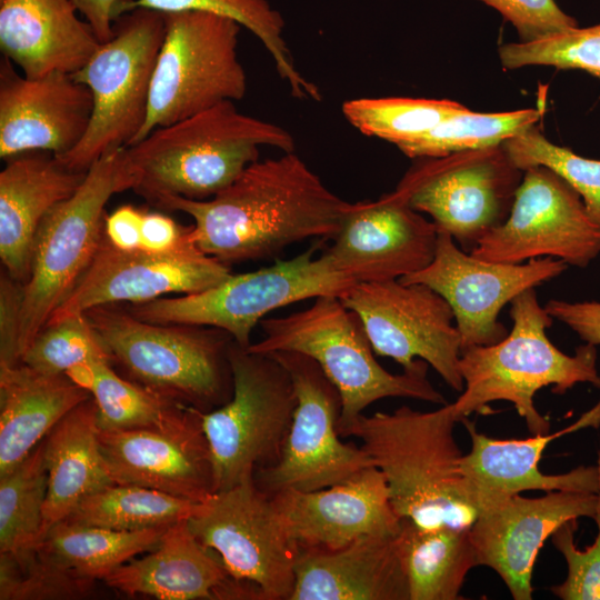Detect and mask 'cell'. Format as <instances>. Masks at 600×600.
<instances>
[{
	"label": "cell",
	"instance_id": "obj_1",
	"mask_svg": "<svg viewBox=\"0 0 600 600\" xmlns=\"http://www.w3.org/2000/svg\"><path fill=\"white\" fill-rule=\"evenodd\" d=\"M349 204L292 151L251 163L209 199L167 196L153 206L189 214L193 242L230 266L272 258L309 238L329 240Z\"/></svg>",
	"mask_w": 600,
	"mask_h": 600
},
{
	"label": "cell",
	"instance_id": "obj_2",
	"mask_svg": "<svg viewBox=\"0 0 600 600\" xmlns=\"http://www.w3.org/2000/svg\"><path fill=\"white\" fill-rule=\"evenodd\" d=\"M457 422L452 403L427 412L402 406L392 412L362 413L340 436L361 441L383 473L401 519L427 529H469L479 509L453 434Z\"/></svg>",
	"mask_w": 600,
	"mask_h": 600
},
{
	"label": "cell",
	"instance_id": "obj_3",
	"mask_svg": "<svg viewBox=\"0 0 600 600\" xmlns=\"http://www.w3.org/2000/svg\"><path fill=\"white\" fill-rule=\"evenodd\" d=\"M261 146L292 152L294 140L282 127L240 112L233 101L219 103L127 147L132 190L152 206L167 196L209 199L259 160Z\"/></svg>",
	"mask_w": 600,
	"mask_h": 600
},
{
	"label": "cell",
	"instance_id": "obj_4",
	"mask_svg": "<svg viewBox=\"0 0 600 600\" xmlns=\"http://www.w3.org/2000/svg\"><path fill=\"white\" fill-rule=\"evenodd\" d=\"M534 289L510 302L512 327L501 341L461 351L464 388L452 402L458 422L488 413L491 402L502 400L513 404L532 436L546 434L550 422L534 406L539 390L551 386L553 393L563 394L578 383L600 389L597 347L584 343L572 356L558 349L547 336L553 319Z\"/></svg>",
	"mask_w": 600,
	"mask_h": 600
},
{
	"label": "cell",
	"instance_id": "obj_5",
	"mask_svg": "<svg viewBox=\"0 0 600 600\" xmlns=\"http://www.w3.org/2000/svg\"><path fill=\"white\" fill-rule=\"evenodd\" d=\"M264 337L248 349L259 353L294 351L313 359L338 389L341 412L338 432L371 403L390 397L447 404L428 379L429 364L417 359L402 373L387 371L374 351L360 318L336 296H322L304 310L263 318Z\"/></svg>",
	"mask_w": 600,
	"mask_h": 600
},
{
	"label": "cell",
	"instance_id": "obj_6",
	"mask_svg": "<svg viewBox=\"0 0 600 600\" xmlns=\"http://www.w3.org/2000/svg\"><path fill=\"white\" fill-rule=\"evenodd\" d=\"M97 336L132 381L203 412L232 396L229 348L233 338L216 327L157 323L120 304L83 313Z\"/></svg>",
	"mask_w": 600,
	"mask_h": 600
},
{
	"label": "cell",
	"instance_id": "obj_7",
	"mask_svg": "<svg viewBox=\"0 0 600 600\" xmlns=\"http://www.w3.org/2000/svg\"><path fill=\"white\" fill-rule=\"evenodd\" d=\"M132 187L127 147L114 149L98 159L78 189L42 221L30 274L21 284L20 360L94 258L104 233L108 201Z\"/></svg>",
	"mask_w": 600,
	"mask_h": 600
},
{
	"label": "cell",
	"instance_id": "obj_8",
	"mask_svg": "<svg viewBox=\"0 0 600 600\" xmlns=\"http://www.w3.org/2000/svg\"><path fill=\"white\" fill-rule=\"evenodd\" d=\"M163 36L162 12L137 8L116 19L111 38L73 74L90 89L93 109L82 140L56 157L63 167L86 172L107 152L134 142L148 116Z\"/></svg>",
	"mask_w": 600,
	"mask_h": 600
},
{
	"label": "cell",
	"instance_id": "obj_9",
	"mask_svg": "<svg viewBox=\"0 0 600 600\" xmlns=\"http://www.w3.org/2000/svg\"><path fill=\"white\" fill-rule=\"evenodd\" d=\"M326 239L289 260L240 274L200 292L158 298L126 308L137 318L157 323H187L220 328L249 347L252 329L271 311L318 298H341L354 282L338 271L322 251Z\"/></svg>",
	"mask_w": 600,
	"mask_h": 600
},
{
	"label": "cell",
	"instance_id": "obj_10",
	"mask_svg": "<svg viewBox=\"0 0 600 600\" xmlns=\"http://www.w3.org/2000/svg\"><path fill=\"white\" fill-rule=\"evenodd\" d=\"M229 362L231 398L201 411L216 491L249 481L258 469L278 461L297 406L291 376L272 354L250 351L233 340Z\"/></svg>",
	"mask_w": 600,
	"mask_h": 600
},
{
	"label": "cell",
	"instance_id": "obj_11",
	"mask_svg": "<svg viewBox=\"0 0 600 600\" xmlns=\"http://www.w3.org/2000/svg\"><path fill=\"white\" fill-rule=\"evenodd\" d=\"M163 16L164 36L148 116L133 143L157 128L226 101L241 100L247 92V74L238 57L241 24L204 11Z\"/></svg>",
	"mask_w": 600,
	"mask_h": 600
},
{
	"label": "cell",
	"instance_id": "obj_12",
	"mask_svg": "<svg viewBox=\"0 0 600 600\" xmlns=\"http://www.w3.org/2000/svg\"><path fill=\"white\" fill-rule=\"evenodd\" d=\"M522 177L499 144L417 158L394 190L470 252L508 218Z\"/></svg>",
	"mask_w": 600,
	"mask_h": 600
},
{
	"label": "cell",
	"instance_id": "obj_13",
	"mask_svg": "<svg viewBox=\"0 0 600 600\" xmlns=\"http://www.w3.org/2000/svg\"><path fill=\"white\" fill-rule=\"evenodd\" d=\"M272 354L291 376L297 406L278 461L254 472L256 486L269 497L284 490L313 491L348 481L372 460L338 432L341 397L320 366L294 351Z\"/></svg>",
	"mask_w": 600,
	"mask_h": 600
},
{
	"label": "cell",
	"instance_id": "obj_14",
	"mask_svg": "<svg viewBox=\"0 0 600 600\" xmlns=\"http://www.w3.org/2000/svg\"><path fill=\"white\" fill-rule=\"evenodd\" d=\"M187 522L230 574L258 589L262 600H290L299 547L253 479L217 491Z\"/></svg>",
	"mask_w": 600,
	"mask_h": 600
},
{
	"label": "cell",
	"instance_id": "obj_15",
	"mask_svg": "<svg viewBox=\"0 0 600 600\" xmlns=\"http://www.w3.org/2000/svg\"><path fill=\"white\" fill-rule=\"evenodd\" d=\"M340 299L360 318L377 356L403 369L422 359L450 388L463 390L461 337L451 307L437 291L394 279L356 283Z\"/></svg>",
	"mask_w": 600,
	"mask_h": 600
},
{
	"label": "cell",
	"instance_id": "obj_16",
	"mask_svg": "<svg viewBox=\"0 0 600 600\" xmlns=\"http://www.w3.org/2000/svg\"><path fill=\"white\" fill-rule=\"evenodd\" d=\"M470 253L504 263L549 257L586 268L600 254V224L566 180L536 166L523 170L508 218Z\"/></svg>",
	"mask_w": 600,
	"mask_h": 600
},
{
	"label": "cell",
	"instance_id": "obj_17",
	"mask_svg": "<svg viewBox=\"0 0 600 600\" xmlns=\"http://www.w3.org/2000/svg\"><path fill=\"white\" fill-rule=\"evenodd\" d=\"M568 267L564 261L549 257L522 263L483 260L439 231L430 264L399 280L426 284L447 300L454 314L462 351L501 341L509 332L499 320L503 307L523 291L559 277Z\"/></svg>",
	"mask_w": 600,
	"mask_h": 600
},
{
	"label": "cell",
	"instance_id": "obj_18",
	"mask_svg": "<svg viewBox=\"0 0 600 600\" xmlns=\"http://www.w3.org/2000/svg\"><path fill=\"white\" fill-rule=\"evenodd\" d=\"M230 267L190 239L168 252L124 251L104 233L91 263L49 322L81 316L91 308L152 301L168 293H196L231 276Z\"/></svg>",
	"mask_w": 600,
	"mask_h": 600
},
{
	"label": "cell",
	"instance_id": "obj_19",
	"mask_svg": "<svg viewBox=\"0 0 600 600\" xmlns=\"http://www.w3.org/2000/svg\"><path fill=\"white\" fill-rule=\"evenodd\" d=\"M439 231L396 191L349 204L324 252L354 282L401 279L433 260Z\"/></svg>",
	"mask_w": 600,
	"mask_h": 600
},
{
	"label": "cell",
	"instance_id": "obj_20",
	"mask_svg": "<svg viewBox=\"0 0 600 600\" xmlns=\"http://www.w3.org/2000/svg\"><path fill=\"white\" fill-rule=\"evenodd\" d=\"M598 508L599 492L511 496L482 510L469 529L479 566L496 571L514 600H531L533 567L544 541L570 520L594 519Z\"/></svg>",
	"mask_w": 600,
	"mask_h": 600
},
{
	"label": "cell",
	"instance_id": "obj_21",
	"mask_svg": "<svg viewBox=\"0 0 600 600\" xmlns=\"http://www.w3.org/2000/svg\"><path fill=\"white\" fill-rule=\"evenodd\" d=\"M93 109L90 89L71 73L30 78L0 61V158L42 151L60 157L86 134Z\"/></svg>",
	"mask_w": 600,
	"mask_h": 600
},
{
	"label": "cell",
	"instance_id": "obj_22",
	"mask_svg": "<svg viewBox=\"0 0 600 600\" xmlns=\"http://www.w3.org/2000/svg\"><path fill=\"white\" fill-rule=\"evenodd\" d=\"M271 499L299 550L338 549L366 536H396L401 527L374 466L324 489L284 490Z\"/></svg>",
	"mask_w": 600,
	"mask_h": 600
},
{
	"label": "cell",
	"instance_id": "obj_23",
	"mask_svg": "<svg viewBox=\"0 0 600 600\" xmlns=\"http://www.w3.org/2000/svg\"><path fill=\"white\" fill-rule=\"evenodd\" d=\"M462 422L471 439V448L463 454L462 466L479 513L522 491H600V452L596 466H579L560 474H546L539 469L542 453L552 440L583 428L600 426V399L567 428L522 440L493 439L478 432L468 419Z\"/></svg>",
	"mask_w": 600,
	"mask_h": 600
},
{
	"label": "cell",
	"instance_id": "obj_24",
	"mask_svg": "<svg viewBox=\"0 0 600 600\" xmlns=\"http://www.w3.org/2000/svg\"><path fill=\"white\" fill-rule=\"evenodd\" d=\"M103 581L128 596L161 600H262L258 589L233 578L219 554L199 541L187 519L168 527L153 552L126 562Z\"/></svg>",
	"mask_w": 600,
	"mask_h": 600
},
{
	"label": "cell",
	"instance_id": "obj_25",
	"mask_svg": "<svg viewBox=\"0 0 600 600\" xmlns=\"http://www.w3.org/2000/svg\"><path fill=\"white\" fill-rule=\"evenodd\" d=\"M106 467L118 484H134L201 503L216 493L206 434L172 437L149 430L98 431Z\"/></svg>",
	"mask_w": 600,
	"mask_h": 600
},
{
	"label": "cell",
	"instance_id": "obj_26",
	"mask_svg": "<svg viewBox=\"0 0 600 600\" xmlns=\"http://www.w3.org/2000/svg\"><path fill=\"white\" fill-rule=\"evenodd\" d=\"M4 161L0 172V258L6 272L23 284L42 221L78 189L86 172L67 169L52 153L42 151Z\"/></svg>",
	"mask_w": 600,
	"mask_h": 600
},
{
	"label": "cell",
	"instance_id": "obj_27",
	"mask_svg": "<svg viewBox=\"0 0 600 600\" xmlns=\"http://www.w3.org/2000/svg\"><path fill=\"white\" fill-rule=\"evenodd\" d=\"M72 0H0V50L22 74H74L101 43Z\"/></svg>",
	"mask_w": 600,
	"mask_h": 600
},
{
	"label": "cell",
	"instance_id": "obj_28",
	"mask_svg": "<svg viewBox=\"0 0 600 600\" xmlns=\"http://www.w3.org/2000/svg\"><path fill=\"white\" fill-rule=\"evenodd\" d=\"M290 600H409L394 536H366L338 549H301Z\"/></svg>",
	"mask_w": 600,
	"mask_h": 600
},
{
	"label": "cell",
	"instance_id": "obj_29",
	"mask_svg": "<svg viewBox=\"0 0 600 600\" xmlns=\"http://www.w3.org/2000/svg\"><path fill=\"white\" fill-rule=\"evenodd\" d=\"M91 393L67 374L0 364V476L16 468Z\"/></svg>",
	"mask_w": 600,
	"mask_h": 600
},
{
	"label": "cell",
	"instance_id": "obj_30",
	"mask_svg": "<svg viewBox=\"0 0 600 600\" xmlns=\"http://www.w3.org/2000/svg\"><path fill=\"white\" fill-rule=\"evenodd\" d=\"M97 413V404L90 397L67 413L44 438L48 490L40 540L86 498L116 484L100 450Z\"/></svg>",
	"mask_w": 600,
	"mask_h": 600
},
{
	"label": "cell",
	"instance_id": "obj_31",
	"mask_svg": "<svg viewBox=\"0 0 600 600\" xmlns=\"http://www.w3.org/2000/svg\"><path fill=\"white\" fill-rule=\"evenodd\" d=\"M97 360L71 368L66 374L87 389L102 430H149L172 437L204 433L201 410L129 381Z\"/></svg>",
	"mask_w": 600,
	"mask_h": 600
},
{
	"label": "cell",
	"instance_id": "obj_32",
	"mask_svg": "<svg viewBox=\"0 0 600 600\" xmlns=\"http://www.w3.org/2000/svg\"><path fill=\"white\" fill-rule=\"evenodd\" d=\"M469 529H427L401 519L394 542L407 578L409 600L462 598L460 591L468 572L479 566Z\"/></svg>",
	"mask_w": 600,
	"mask_h": 600
},
{
	"label": "cell",
	"instance_id": "obj_33",
	"mask_svg": "<svg viewBox=\"0 0 600 600\" xmlns=\"http://www.w3.org/2000/svg\"><path fill=\"white\" fill-rule=\"evenodd\" d=\"M167 528L120 531L63 520L52 526L36 544L63 567L103 580L137 554L156 549Z\"/></svg>",
	"mask_w": 600,
	"mask_h": 600
},
{
	"label": "cell",
	"instance_id": "obj_34",
	"mask_svg": "<svg viewBox=\"0 0 600 600\" xmlns=\"http://www.w3.org/2000/svg\"><path fill=\"white\" fill-rule=\"evenodd\" d=\"M137 8L162 13L204 11L230 18L261 41L293 97L321 100L318 87L308 81L296 68L283 37L284 19L268 0H128L123 13Z\"/></svg>",
	"mask_w": 600,
	"mask_h": 600
},
{
	"label": "cell",
	"instance_id": "obj_35",
	"mask_svg": "<svg viewBox=\"0 0 600 600\" xmlns=\"http://www.w3.org/2000/svg\"><path fill=\"white\" fill-rule=\"evenodd\" d=\"M199 503L134 486L112 484L86 498L64 519L120 531L169 527L188 519Z\"/></svg>",
	"mask_w": 600,
	"mask_h": 600
},
{
	"label": "cell",
	"instance_id": "obj_36",
	"mask_svg": "<svg viewBox=\"0 0 600 600\" xmlns=\"http://www.w3.org/2000/svg\"><path fill=\"white\" fill-rule=\"evenodd\" d=\"M542 114V107L494 113L474 112L463 107L429 131L397 147L406 156L417 159L499 146L536 126Z\"/></svg>",
	"mask_w": 600,
	"mask_h": 600
},
{
	"label": "cell",
	"instance_id": "obj_37",
	"mask_svg": "<svg viewBox=\"0 0 600 600\" xmlns=\"http://www.w3.org/2000/svg\"><path fill=\"white\" fill-rule=\"evenodd\" d=\"M48 490L44 439L16 468L0 476V552L39 542Z\"/></svg>",
	"mask_w": 600,
	"mask_h": 600
},
{
	"label": "cell",
	"instance_id": "obj_38",
	"mask_svg": "<svg viewBox=\"0 0 600 600\" xmlns=\"http://www.w3.org/2000/svg\"><path fill=\"white\" fill-rule=\"evenodd\" d=\"M463 107L448 99L358 98L343 102L342 113L361 133L397 146L429 131Z\"/></svg>",
	"mask_w": 600,
	"mask_h": 600
},
{
	"label": "cell",
	"instance_id": "obj_39",
	"mask_svg": "<svg viewBox=\"0 0 600 600\" xmlns=\"http://www.w3.org/2000/svg\"><path fill=\"white\" fill-rule=\"evenodd\" d=\"M94 586V579L53 561L37 544L0 552V600L82 599Z\"/></svg>",
	"mask_w": 600,
	"mask_h": 600
},
{
	"label": "cell",
	"instance_id": "obj_40",
	"mask_svg": "<svg viewBox=\"0 0 600 600\" xmlns=\"http://www.w3.org/2000/svg\"><path fill=\"white\" fill-rule=\"evenodd\" d=\"M502 147L520 170L542 166L560 176L580 194L589 214L600 224V160L552 143L537 126L509 138Z\"/></svg>",
	"mask_w": 600,
	"mask_h": 600
},
{
	"label": "cell",
	"instance_id": "obj_41",
	"mask_svg": "<svg viewBox=\"0 0 600 600\" xmlns=\"http://www.w3.org/2000/svg\"><path fill=\"white\" fill-rule=\"evenodd\" d=\"M97 360L113 363L84 314L47 323L34 337L21 362L48 374H66L71 368Z\"/></svg>",
	"mask_w": 600,
	"mask_h": 600
},
{
	"label": "cell",
	"instance_id": "obj_42",
	"mask_svg": "<svg viewBox=\"0 0 600 600\" xmlns=\"http://www.w3.org/2000/svg\"><path fill=\"white\" fill-rule=\"evenodd\" d=\"M498 53L504 69L550 66L600 77V23L576 27L530 42L504 43Z\"/></svg>",
	"mask_w": 600,
	"mask_h": 600
},
{
	"label": "cell",
	"instance_id": "obj_43",
	"mask_svg": "<svg viewBox=\"0 0 600 600\" xmlns=\"http://www.w3.org/2000/svg\"><path fill=\"white\" fill-rule=\"evenodd\" d=\"M597 536L593 543L580 550L574 542L578 520H570L551 536L556 549L567 563V577L551 592L562 600H600V491L599 508L593 519Z\"/></svg>",
	"mask_w": 600,
	"mask_h": 600
},
{
	"label": "cell",
	"instance_id": "obj_44",
	"mask_svg": "<svg viewBox=\"0 0 600 600\" xmlns=\"http://www.w3.org/2000/svg\"><path fill=\"white\" fill-rule=\"evenodd\" d=\"M497 10L517 30L520 42L579 27L556 0H477Z\"/></svg>",
	"mask_w": 600,
	"mask_h": 600
},
{
	"label": "cell",
	"instance_id": "obj_45",
	"mask_svg": "<svg viewBox=\"0 0 600 600\" xmlns=\"http://www.w3.org/2000/svg\"><path fill=\"white\" fill-rule=\"evenodd\" d=\"M21 283L7 272L0 278V364L20 363L19 327Z\"/></svg>",
	"mask_w": 600,
	"mask_h": 600
},
{
	"label": "cell",
	"instance_id": "obj_46",
	"mask_svg": "<svg viewBox=\"0 0 600 600\" xmlns=\"http://www.w3.org/2000/svg\"><path fill=\"white\" fill-rule=\"evenodd\" d=\"M546 311L574 331L586 343L600 346V301H566L550 299Z\"/></svg>",
	"mask_w": 600,
	"mask_h": 600
},
{
	"label": "cell",
	"instance_id": "obj_47",
	"mask_svg": "<svg viewBox=\"0 0 600 600\" xmlns=\"http://www.w3.org/2000/svg\"><path fill=\"white\" fill-rule=\"evenodd\" d=\"M191 228L192 226L179 224L164 213L144 211L140 228L139 250L172 251L190 239Z\"/></svg>",
	"mask_w": 600,
	"mask_h": 600
},
{
	"label": "cell",
	"instance_id": "obj_48",
	"mask_svg": "<svg viewBox=\"0 0 600 600\" xmlns=\"http://www.w3.org/2000/svg\"><path fill=\"white\" fill-rule=\"evenodd\" d=\"M146 210L124 204L106 217L104 236L116 248L137 251L140 248V228Z\"/></svg>",
	"mask_w": 600,
	"mask_h": 600
},
{
	"label": "cell",
	"instance_id": "obj_49",
	"mask_svg": "<svg viewBox=\"0 0 600 600\" xmlns=\"http://www.w3.org/2000/svg\"><path fill=\"white\" fill-rule=\"evenodd\" d=\"M128 0H72L78 12L84 17L100 42L113 33V23L123 13Z\"/></svg>",
	"mask_w": 600,
	"mask_h": 600
}]
</instances>
